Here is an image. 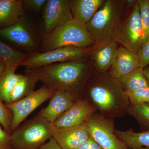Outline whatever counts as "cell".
<instances>
[{"instance_id":"obj_1","label":"cell","mask_w":149,"mask_h":149,"mask_svg":"<svg viewBox=\"0 0 149 149\" xmlns=\"http://www.w3.org/2000/svg\"><path fill=\"white\" fill-rule=\"evenodd\" d=\"M32 69L37 73L39 80L52 91L69 93L77 100L81 99L94 64L89 56L78 60Z\"/></svg>"},{"instance_id":"obj_2","label":"cell","mask_w":149,"mask_h":149,"mask_svg":"<svg viewBox=\"0 0 149 149\" xmlns=\"http://www.w3.org/2000/svg\"><path fill=\"white\" fill-rule=\"evenodd\" d=\"M84 90L96 107L105 114L116 116L129 106L126 91L110 73L91 74Z\"/></svg>"},{"instance_id":"obj_3","label":"cell","mask_w":149,"mask_h":149,"mask_svg":"<svg viewBox=\"0 0 149 149\" xmlns=\"http://www.w3.org/2000/svg\"><path fill=\"white\" fill-rule=\"evenodd\" d=\"M128 10L125 0H106L85 25L96 44L112 41L115 31Z\"/></svg>"},{"instance_id":"obj_4","label":"cell","mask_w":149,"mask_h":149,"mask_svg":"<svg viewBox=\"0 0 149 149\" xmlns=\"http://www.w3.org/2000/svg\"><path fill=\"white\" fill-rule=\"evenodd\" d=\"M96 45L85 24L72 19L48 34L42 39L43 52L67 46L87 48Z\"/></svg>"},{"instance_id":"obj_5","label":"cell","mask_w":149,"mask_h":149,"mask_svg":"<svg viewBox=\"0 0 149 149\" xmlns=\"http://www.w3.org/2000/svg\"><path fill=\"white\" fill-rule=\"evenodd\" d=\"M55 127L39 114L20 124L10 134L13 149H39L52 137Z\"/></svg>"},{"instance_id":"obj_6","label":"cell","mask_w":149,"mask_h":149,"mask_svg":"<svg viewBox=\"0 0 149 149\" xmlns=\"http://www.w3.org/2000/svg\"><path fill=\"white\" fill-rule=\"evenodd\" d=\"M144 33L138 2L123 18L115 31L112 41L139 54L143 44Z\"/></svg>"},{"instance_id":"obj_7","label":"cell","mask_w":149,"mask_h":149,"mask_svg":"<svg viewBox=\"0 0 149 149\" xmlns=\"http://www.w3.org/2000/svg\"><path fill=\"white\" fill-rule=\"evenodd\" d=\"M93 47L79 48L67 46L43 52L34 53L30 54L20 66H25L27 68H36L78 60L90 56Z\"/></svg>"},{"instance_id":"obj_8","label":"cell","mask_w":149,"mask_h":149,"mask_svg":"<svg viewBox=\"0 0 149 149\" xmlns=\"http://www.w3.org/2000/svg\"><path fill=\"white\" fill-rule=\"evenodd\" d=\"M54 93L47 86L44 85L27 97L14 102L6 104L7 108L10 110L13 113L11 133L37 108L50 99Z\"/></svg>"},{"instance_id":"obj_9","label":"cell","mask_w":149,"mask_h":149,"mask_svg":"<svg viewBox=\"0 0 149 149\" xmlns=\"http://www.w3.org/2000/svg\"><path fill=\"white\" fill-rule=\"evenodd\" d=\"M92 138L104 149H128L116 136L113 123L100 115H93L85 123Z\"/></svg>"},{"instance_id":"obj_10","label":"cell","mask_w":149,"mask_h":149,"mask_svg":"<svg viewBox=\"0 0 149 149\" xmlns=\"http://www.w3.org/2000/svg\"><path fill=\"white\" fill-rule=\"evenodd\" d=\"M0 36L31 54L37 52L39 48L36 33L24 16L11 26L0 29Z\"/></svg>"},{"instance_id":"obj_11","label":"cell","mask_w":149,"mask_h":149,"mask_svg":"<svg viewBox=\"0 0 149 149\" xmlns=\"http://www.w3.org/2000/svg\"><path fill=\"white\" fill-rule=\"evenodd\" d=\"M44 33L48 34L73 19L71 0H47L44 7Z\"/></svg>"},{"instance_id":"obj_12","label":"cell","mask_w":149,"mask_h":149,"mask_svg":"<svg viewBox=\"0 0 149 149\" xmlns=\"http://www.w3.org/2000/svg\"><path fill=\"white\" fill-rule=\"evenodd\" d=\"M95 107L79 99L53 123L55 128L73 127L84 124L93 115Z\"/></svg>"},{"instance_id":"obj_13","label":"cell","mask_w":149,"mask_h":149,"mask_svg":"<svg viewBox=\"0 0 149 149\" xmlns=\"http://www.w3.org/2000/svg\"><path fill=\"white\" fill-rule=\"evenodd\" d=\"M90 137L85 123L73 127L55 128L52 137L62 149H77Z\"/></svg>"},{"instance_id":"obj_14","label":"cell","mask_w":149,"mask_h":149,"mask_svg":"<svg viewBox=\"0 0 149 149\" xmlns=\"http://www.w3.org/2000/svg\"><path fill=\"white\" fill-rule=\"evenodd\" d=\"M76 101L75 98L69 93L56 91L51 97L47 106L41 110L38 114L53 123Z\"/></svg>"},{"instance_id":"obj_15","label":"cell","mask_w":149,"mask_h":149,"mask_svg":"<svg viewBox=\"0 0 149 149\" xmlns=\"http://www.w3.org/2000/svg\"><path fill=\"white\" fill-rule=\"evenodd\" d=\"M119 47L113 41L93 46L90 57L94 64V69L98 73L106 72L111 67L117 55Z\"/></svg>"},{"instance_id":"obj_16","label":"cell","mask_w":149,"mask_h":149,"mask_svg":"<svg viewBox=\"0 0 149 149\" xmlns=\"http://www.w3.org/2000/svg\"><path fill=\"white\" fill-rule=\"evenodd\" d=\"M139 67V55L123 47H120L109 73L112 77L118 79Z\"/></svg>"},{"instance_id":"obj_17","label":"cell","mask_w":149,"mask_h":149,"mask_svg":"<svg viewBox=\"0 0 149 149\" xmlns=\"http://www.w3.org/2000/svg\"><path fill=\"white\" fill-rule=\"evenodd\" d=\"M24 6L21 0H0V27H9L24 16Z\"/></svg>"},{"instance_id":"obj_18","label":"cell","mask_w":149,"mask_h":149,"mask_svg":"<svg viewBox=\"0 0 149 149\" xmlns=\"http://www.w3.org/2000/svg\"><path fill=\"white\" fill-rule=\"evenodd\" d=\"M105 0H71V10L74 19L86 24L101 7Z\"/></svg>"},{"instance_id":"obj_19","label":"cell","mask_w":149,"mask_h":149,"mask_svg":"<svg viewBox=\"0 0 149 149\" xmlns=\"http://www.w3.org/2000/svg\"><path fill=\"white\" fill-rule=\"evenodd\" d=\"M18 67L6 66L0 76V99L6 104L10 103L11 95L24 74L15 73Z\"/></svg>"},{"instance_id":"obj_20","label":"cell","mask_w":149,"mask_h":149,"mask_svg":"<svg viewBox=\"0 0 149 149\" xmlns=\"http://www.w3.org/2000/svg\"><path fill=\"white\" fill-rule=\"evenodd\" d=\"M39 80L35 70L32 68H27L22 79L14 88L11 95L10 103L19 100L34 92Z\"/></svg>"},{"instance_id":"obj_21","label":"cell","mask_w":149,"mask_h":149,"mask_svg":"<svg viewBox=\"0 0 149 149\" xmlns=\"http://www.w3.org/2000/svg\"><path fill=\"white\" fill-rule=\"evenodd\" d=\"M116 136L127 146L128 148H149V130L135 132L132 130H115Z\"/></svg>"},{"instance_id":"obj_22","label":"cell","mask_w":149,"mask_h":149,"mask_svg":"<svg viewBox=\"0 0 149 149\" xmlns=\"http://www.w3.org/2000/svg\"><path fill=\"white\" fill-rule=\"evenodd\" d=\"M117 80L126 92H133L149 87V83L144 74L143 68L141 67Z\"/></svg>"},{"instance_id":"obj_23","label":"cell","mask_w":149,"mask_h":149,"mask_svg":"<svg viewBox=\"0 0 149 149\" xmlns=\"http://www.w3.org/2000/svg\"><path fill=\"white\" fill-rule=\"evenodd\" d=\"M29 55L11 47L0 41V60L6 66H20Z\"/></svg>"},{"instance_id":"obj_24","label":"cell","mask_w":149,"mask_h":149,"mask_svg":"<svg viewBox=\"0 0 149 149\" xmlns=\"http://www.w3.org/2000/svg\"><path fill=\"white\" fill-rule=\"evenodd\" d=\"M138 2L143 30V45L149 40V0H139Z\"/></svg>"},{"instance_id":"obj_25","label":"cell","mask_w":149,"mask_h":149,"mask_svg":"<svg viewBox=\"0 0 149 149\" xmlns=\"http://www.w3.org/2000/svg\"><path fill=\"white\" fill-rule=\"evenodd\" d=\"M128 111L136 119L149 126V104H131Z\"/></svg>"},{"instance_id":"obj_26","label":"cell","mask_w":149,"mask_h":149,"mask_svg":"<svg viewBox=\"0 0 149 149\" xmlns=\"http://www.w3.org/2000/svg\"><path fill=\"white\" fill-rule=\"evenodd\" d=\"M126 93L131 104H149V87Z\"/></svg>"},{"instance_id":"obj_27","label":"cell","mask_w":149,"mask_h":149,"mask_svg":"<svg viewBox=\"0 0 149 149\" xmlns=\"http://www.w3.org/2000/svg\"><path fill=\"white\" fill-rule=\"evenodd\" d=\"M8 110L0 99V123L2 125L3 130L10 134L12 116Z\"/></svg>"},{"instance_id":"obj_28","label":"cell","mask_w":149,"mask_h":149,"mask_svg":"<svg viewBox=\"0 0 149 149\" xmlns=\"http://www.w3.org/2000/svg\"><path fill=\"white\" fill-rule=\"evenodd\" d=\"M139 55L140 67L144 68L149 65V40L143 46Z\"/></svg>"},{"instance_id":"obj_29","label":"cell","mask_w":149,"mask_h":149,"mask_svg":"<svg viewBox=\"0 0 149 149\" xmlns=\"http://www.w3.org/2000/svg\"><path fill=\"white\" fill-rule=\"evenodd\" d=\"M0 149H13L10 142V134L0 126Z\"/></svg>"},{"instance_id":"obj_30","label":"cell","mask_w":149,"mask_h":149,"mask_svg":"<svg viewBox=\"0 0 149 149\" xmlns=\"http://www.w3.org/2000/svg\"><path fill=\"white\" fill-rule=\"evenodd\" d=\"M47 0H24V7L35 11L40 10L44 7Z\"/></svg>"},{"instance_id":"obj_31","label":"cell","mask_w":149,"mask_h":149,"mask_svg":"<svg viewBox=\"0 0 149 149\" xmlns=\"http://www.w3.org/2000/svg\"><path fill=\"white\" fill-rule=\"evenodd\" d=\"M77 149H104L99 145L93 138L90 137L85 143L80 146Z\"/></svg>"},{"instance_id":"obj_32","label":"cell","mask_w":149,"mask_h":149,"mask_svg":"<svg viewBox=\"0 0 149 149\" xmlns=\"http://www.w3.org/2000/svg\"><path fill=\"white\" fill-rule=\"evenodd\" d=\"M39 149H62L58 144L52 137Z\"/></svg>"},{"instance_id":"obj_33","label":"cell","mask_w":149,"mask_h":149,"mask_svg":"<svg viewBox=\"0 0 149 149\" xmlns=\"http://www.w3.org/2000/svg\"><path fill=\"white\" fill-rule=\"evenodd\" d=\"M125 5L127 8H133V6L138 2L136 0H125Z\"/></svg>"},{"instance_id":"obj_34","label":"cell","mask_w":149,"mask_h":149,"mask_svg":"<svg viewBox=\"0 0 149 149\" xmlns=\"http://www.w3.org/2000/svg\"><path fill=\"white\" fill-rule=\"evenodd\" d=\"M144 74L149 83V67H146L143 68Z\"/></svg>"},{"instance_id":"obj_35","label":"cell","mask_w":149,"mask_h":149,"mask_svg":"<svg viewBox=\"0 0 149 149\" xmlns=\"http://www.w3.org/2000/svg\"><path fill=\"white\" fill-rule=\"evenodd\" d=\"M6 66V65L3 62L0 60V76L3 72L4 70L5 69Z\"/></svg>"},{"instance_id":"obj_36","label":"cell","mask_w":149,"mask_h":149,"mask_svg":"<svg viewBox=\"0 0 149 149\" xmlns=\"http://www.w3.org/2000/svg\"><path fill=\"white\" fill-rule=\"evenodd\" d=\"M141 149H149V148H142Z\"/></svg>"},{"instance_id":"obj_37","label":"cell","mask_w":149,"mask_h":149,"mask_svg":"<svg viewBox=\"0 0 149 149\" xmlns=\"http://www.w3.org/2000/svg\"><path fill=\"white\" fill-rule=\"evenodd\" d=\"M128 149H130V148H128Z\"/></svg>"}]
</instances>
